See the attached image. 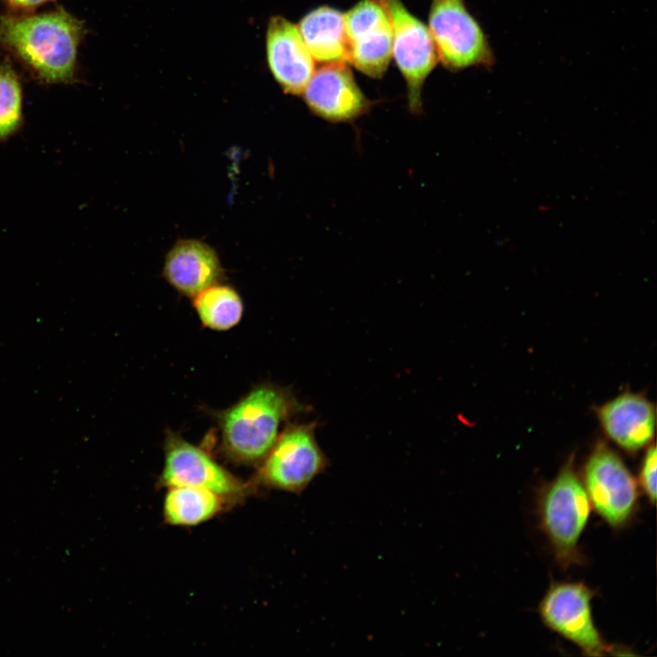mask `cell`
<instances>
[{
    "label": "cell",
    "mask_w": 657,
    "mask_h": 657,
    "mask_svg": "<svg viewBox=\"0 0 657 657\" xmlns=\"http://www.w3.org/2000/svg\"><path fill=\"white\" fill-rule=\"evenodd\" d=\"M297 27L315 61L349 63L344 16L340 11L319 6L305 15Z\"/></svg>",
    "instance_id": "15"
},
{
    "label": "cell",
    "mask_w": 657,
    "mask_h": 657,
    "mask_svg": "<svg viewBox=\"0 0 657 657\" xmlns=\"http://www.w3.org/2000/svg\"><path fill=\"white\" fill-rule=\"evenodd\" d=\"M438 60L451 71L492 67L495 55L488 38L464 0H432L429 27Z\"/></svg>",
    "instance_id": "6"
},
{
    "label": "cell",
    "mask_w": 657,
    "mask_h": 657,
    "mask_svg": "<svg viewBox=\"0 0 657 657\" xmlns=\"http://www.w3.org/2000/svg\"><path fill=\"white\" fill-rule=\"evenodd\" d=\"M1 1L5 3L10 8L13 9V11L28 12L32 9H35L37 6H40L44 4H47L48 2L55 1V0H1Z\"/></svg>",
    "instance_id": "20"
},
{
    "label": "cell",
    "mask_w": 657,
    "mask_h": 657,
    "mask_svg": "<svg viewBox=\"0 0 657 657\" xmlns=\"http://www.w3.org/2000/svg\"><path fill=\"white\" fill-rule=\"evenodd\" d=\"M232 504L209 489L178 485L166 488L162 517L173 527H191L203 524L227 509Z\"/></svg>",
    "instance_id": "16"
},
{
    "label": "cell",
    "mask_w": 657,
    "mask_h": 657,
    "mask_svg": "<svg viewBox=\"0 0 657 657\" xmlns=\"http://www.w3.org/2000/svg\"><path fill=\"white\" fill-rule=\"evenodd\" d=\"M392 26V55L407 86L412 113L422 110V89L438 60L428 27L401 0H380Z\"/></svg>",
    "instance_id": "7"
},
{
    "label": "cell",
    "mask_w": 657,
    "mask_h": 657,
    "mask_svg": "<svg viewBox=\"0 0 657 657\" xmlns=\"http://www.w3.org/2000/svg\"><path fill=\"white\" fill-rule=\"evenodd\" d=\"M160 487L178 485L209 489L233 506L243 503L257 489L222 466L210 453L169 431L164 441V462L158 479Z\"/></svg>",
    "instance_id": "5"
},
{
    "label": "cell",
    "mask_w": 657,
    "mask_h": 657,
    "mask_svg": "<svg viewBox=\"0 0 657 657\" xmlns=\"http://www.w3.org/2000/svg\"><path fill=\"white\" fill-rule=\"evenodd\" d=\"M163 276L181 294L193 297L224 278V269L215 250L194 239L177 241L168 252Z\"/></svg>",
    "instance_id": "13"
},
{
    "label": "cell",
    "mask_w": 657,
    "mask_h": 657,
    "mask_svg": "<svg viewBox=\"0 0 657 657\" xmlns=\"http://www.w3.org/2000/svg\"><path fill=\"white\" fill-rule=\"evenodd\" d=\"M193 307L206 328L227 330L241 319L243 301L233 287L215 284L193 297Z\"/></svg>",
    "instance_id": "17"
},
{
    "label": "cell",
    "mask_w": 657,
    "mask_h": 657,
    "mask_svg": "<svg viewBox=\"0 0 657 657\" xmlns=\"http://www.w3.org/2000/svg\"><path fill=\"white\" fill-rule=\"evenodd\" d=\"M591 600L592 591L582 583H556L542 599L539 612L548 628L576 644L585 654L604 655L611 649L594 624Z\"/></svg>",
    "instance_id": "9"
},
{
    "label": "cell",
    "mask_w": 657,
    "mask_h": 657,
    "mask_svg": "<svg viewBox=\"0 0 657 657\" xmlns=\"http://www.w3.org/2000/svg\"><path fill=\"white\" fill-rule=\"evenodd\" d=\"M347 64H323L314 71L302 93L308 110L331 123L351 122L372 106Z\"/></svg>",
    "instance_id": "11"
},
{
    "label": "cell",
    "mask_w": 657,
    "mask_h": 657,
    "mask_svg": "<svg viewBox=\"0 0 657 657\" xmlns=\"http://www.w3.org/2000/svg\"><path fill=\"white\" fill-rule=\"evenodd\" d=\"M591 504L569 461L542 491L541 526L563 568L581 562L579 537L587 525Z\"/></svg>",
    "instance_id": "4"
},
{
    "label": "cell",
    "mask_w": 657,
    "mask_h": 657,
    "mask_svg": "<svg viewBox=\"0 0 657 657\" xmlns=\"http://www.w3.org/2000/svg\"><path fill=\"white\" fill-rule=\"evenodd\" d=\"M656 447L652 444L648 447L641 466L640 483L652 504L656 499Z\"/></svg>",
    "instance_id": "19"
},
{
    "label": "cell",
    "mask_w": 657,
    "mask_h": 657,
    "mask_svg": "<svg viewBox=\"0 0 657 657\" xmlns=\"http://www.w3.org/2000/svg\"><path fill=\"white\" fill-rule=\"evenodd\" d=\"M266 58L270 71L285 92L302 95L315 69V60L297 26L273 16L266 31Z\"/></svg>",
    "instance_id": "12"
},
{
    "label": "cell",
    "mask_w": 657,
    "mask_h": 657,
    "mask_svg": "<svg viewBox=\"0 0 657 657\" xmlns=\"http://www.w3.org/2000/svg\"><path fill=\"white\" fill-rule=\"evenodd\" d=\"M583 485L591 506L610 526H623L634 512L636 481L620 457L607 445L598 444L588 458Z\"/></svg>",
    "instance_id": "8"
},
{
    "label": "cell",
    "mask_w": 657,
    "mask_h": 657,
    "mask_svg": "<svg viewBox=\"0 0 657 657\" xmlns=\"http://www.w3.org/2000/svg\"><path fill=\"white\" fill-rule=\"evenodd\" d=\"M349 63L363 74L381 78L392 56V26L380 0H360L343 14Z\"/></svg>",
    "instance_id": "10"
},
{
    "label": "cell",
    "mask_w": 657,
    "mask_h": 657,
    "mask_svg": "<svg viewBox=\"0 0 657 657\" xmlns=\"http://www.w3.org/2000/svg\"><path fill=\"white\" fill-rule=\"evenodd\" d=\"M598 415L607 436L626 451L641 449L654 435L655 410L642 395L622 393L603 404Z\"/></svg>",
    "instance_id": "14"
},
{
    "label": "cell",
    "mask_w": 657,
    "mask_h": 657,
    "mask_svg": "<svg viewBox=\"0 0 657 657\" xmlns=\"http://www.w3.org/2000/svg\"><path fill=\"white\" fill-rule=\"evenodd\" d=\"M23 93L20 78L12 63L0 64V141L20 130L23 125Z\"/></svg>",
    "instance_id": "18"
},
{
    "label": "cell",
    "mask_w": 657,
    "mask_h": 657,
    "mask_svg": "<svg viewBox=\"0 0 657 657\" xmlns=\"http://www.w3.org/2000/svg\"><path fill=\"white\" fill-rule=\"evenodd\" d=\"M308 410L289 389L259 384L218 413L219 452L232 464L257 467L276 441L282 423Z\"/></svg>",
    "instance_id": "2"
},
{
    "label": "cell",
    "mask_w": 657,
    "mask_h": 657,
    "mask_svg": "<svg viewBox=\"0 0 657 657\" xmlns=\"http://www.w3.org/2000/svg\"><path fill=\"white\" fill-rule=\"evenodd\" d=\"M86 33L84 23L58 6L32 14L0 13V45L39 81H77L78 50Z\"/></svg>",
    "instance_id": "1"
},
{
    "label": "cell",
    "mask_w": 657,
    "mask_h": 657,
    "mask_svg": "<svg viewBox=\"0 0 657 657\" xmlns=\"http://www.w3.org/2000/svg\"><path fill=\"white\" fill-rule=\"evenodd\" d=\"M317 427L316 421L286 426L256 467L251 482L257 490L300 495L317 476L326 472L329 461L318 443Z\"/></svg>",
    "instance_id": "3"
}]
</instances>
